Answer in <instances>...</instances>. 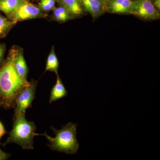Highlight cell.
Here are the masks:
<instances>
[{"instance_id":"1","label":"cell","mask_w":160,"mask_h":160,"mask_svg":"<svg viewBox=\"0 0 160 160\" xmlns=\"http://www.w3.org/2000/svg\"><path fill=\"white\" fill-rule=\"evenodd\" d=\"M17 52L15 49H12L0 67V97L2 106L6 109L15 107L19 92L29 84L22 79L15 68Z\"/></svg>"},{"instance_id":"2","label":"cell","mask_w":160,"mask_h":160,"mask_svg":"<svg viewBox=\"0 0 160 160\" xmlns=\"http://www.w3.org/2000/svg\"><path fill=\"white\" fill-rule=\"evenodd\" d=\"M77 126V124L70 122L59 130L51 127L55 134L54 138L49 136L46 132L42 134L36 133V136L46 137L49 142L48 146L52 150L65 152L67 154H76L79 148L76 137Z\"/></svg>"},{"instance_id":"3","label":"cell","mask_w":160,"mask_h":160,"mask_svg":"<svg viewBox=\"0 0 160 160\" xmlns=\"http://www.w3.org/2000/svg\"><path fill=\"white\" fill-rule=\"evenodd\" d=\"M14 118L12 129L3 146L14 143L24 149H33V138L36 136V127L34 122L26 119L25 113L14 116Z\"/></svg>"},{"instance_id":"4","label":"cell","mask_w":160,"mask_h":160,"mask_svg":"<svg viewBox=\"0 0 160 160\" xmlns=\"http://www.w3.org/2000/svg\"><path fill=\"white\" fill-rule=\"evenodd\" d=\"M37 85L36 82L32 81L19 92L16 99L14 116L26 113V109L31 107L35 97Z\"/></svg>"},{"instance_id":"5","label":"cell","mask_w":160,"mask_h":160,"mask_svg":"<svg viewBox=\"0 0 160 160\" xmlns=\"http://www.w3.org/2000/svg\"><path fill=\"white\" fill-rule=\"evenodd\" d=\"M132 14L146 20L158 19L160 13L151 0H136Z\"/></svg>"},{"instance_id":"6","label":"cell","mask_w":160,"mask_h":160,"mask_svg":"<svg viewBox=\"0 0 160 160\" xmlns=\"http://www.w3.org/2000/svg\"><path fill=\"white\" fill-rule=\"evenodd\" d=\"M136 0H109L106 10L109 13L132 14Z\"/></svg>"},{"instance_id":"7","label":"cell","mask_w":160,"mask_h":160,"mask_svg":"<svg viewBox=\"0 0 160 160\" xmlns=\"http://www.w3.org/2000/svg\"><path fill=\"white\" fill-rule=\"evenodd\" d=\"M11 14L13 21H23L40 16L41 12L38 7L27 3Z\"/></svg>"},{"instance_id":"8","label":"cell","mask_w":160,"mask_h":160,"mask_svg":"<svg viewBox=\"0 0 160 160\" xmlns=\"http://www.w3.org/2000/svg\"><path fill=\"white\" fill-rule=\"evenodd\" d=\"M86 11L93 18L98 17L106 10V4L101 0H80Z\"/></svg>"},{"instance_id":"9","label":"cell","mask_w":160,"mask_h":160,"mask_svg":"<svg viewBox=\"0 0 160 160\" xmlns=\"http://www.w3.org/2000/svg\"><path fill=\"white\" fill-rule=\"evenodd\" d=\"M27 3L26 0H0V10L6 14H11Z\"/></svg>"},{"instance_id":"10","label":"cell","mask_w":160,"mask_h":160,"mask_svg":"<svg viewBox=\"0 0 160 160\" xmlns=\"http://www.w3.org/2000/svg\"><path fill=\"white\" fill-rule=\"evenodd\" d=\"M14 66L18 74L25 82L27 80L28 69L22 51H18L15 60Z\"/></svg>"},{"instance_id":"11","label":"cell","mask_w":160,"mask_h":160,"mask_svg":"<svg viewBox=\"0 0 160 160\" xmlns=\"http://www.w3.org/2000/svg\"><path fill=\"white\" fill-rule=\"evenodd\" d=\"M68 92L64 86V84L57 74V79L55 85L52 89L50 93L49 103H51L57 100L65 97L67 95Z\"/></svg>"},{"instance_id":"12","label":"cell","mask_w":160,"mask_h":160,"mask_svg":"<svg viewBox=\"0 0 160 160\" xmlns=\"http://www.w3.org/2000/svg\"><path fill=\"white\" fill-rule=\"evenodd\" d=\"M70 14L78 15L83 12L80 0H57Z\"/></svg>"},{"instance_id":"13","label":"cell","mask_w":160,"mask_h":160,"mask_svg":"<svg viewBox=\"0 0 160 160\" xmlns=\"http://www.w3.org/2000/svg\"><path fill=\"white\" fill-rule=\"evenodd\" d=\"M58 67V60L55 52L54 48L52 47L47 58L46 70L54 72L57 74Z\"/></svg>"},{"instance_id":"14","label":"cell","mask_w":160,"mask_h":160,"mask_svg":"<svg viewBox=\"0 0 160 160\" xmlns=\"http://www.w3.org/2000/svg\"><path fill=\"white\" fill-rule=\"evenodd\" d=\"M53 13L55 19L58 22H64L71 18L70 13L62 6L55 8Z\"/></svg>"},{"instance_id":"15","label":"cell","mask_w":160,"mask_h":160,"mask_svg":"<svg viewBox=\"0 0 160 160\" xmlns=\"http://www.w3.org/2000/svg\"><path fill=\"white\" fill-rule=\"evenodd\" d=\"M57 0H41L38 8L44 11H49L55 8Z\"/></svg>"},{"instance_id":"16","label":"cell","mask_w":160,"mask_h":160,"mask_svg":"<svg viewBox=\"0 0 160 160\" xmlns=\"http://www.w3.org/2000/svg\"><path fill=\"white\" fill-rule=\"evenodd\" d=\"M12 26V22L0 15V36L6 33Z\"/></svg>"},{"instance_id":"17","label":"cell","mask_w":160,"mask_h":160,"mask_svg":"<svg viewBox=\"0 0 160 160\" xmlns=\"http://www.w3.org/2000/svg\"><path fill=\"white\" fill-rule=\"evenodd\" d=\"M11 155L9 153H6L2 151L0 148V160H6L8 159L10 157Z\"/></svg>"},{"instance_id":"18","label":"cell","mask_w":160,"mask_h":160,"mask_svg":"<svg viewBox=\"0 0 160 160\" xmlns=\"http://www.w3.org/2000/svg\"><path fill=\"white\" fill-rule=\"evenodd\" d=\"M5 51V46L3 44H0V64H2V62Z\"/></svg>"},{"instance_id":"19","label":"cell","mask_w":160,"mask_h":160,"mask_svg":"<svg viewBox=\"0 0 160 160\" xmlns=\"http://www.w3.org/2000/svg\"><path fill=\"white\" fill-rule=\"evenodd\" d=\"M6 133V130H5L4 126L2 123L0 121V140L2 138V137Z\"/></svg>"},{"instance_id":"20","label":"cell","mask_w":160,"mask_h":160,"mask_svg":"<svg viewBox=\"0 0 160 160\" xmlns=\"http://www.w3.org/2000/svg\"><path fill=\"white\" fill-rule=\"evenodd\" d=\"M152 4L158 9H160V0H151Z\"/></svg>"},{"instance_id":"21","label":"cell","mask_w":160,"mask_h":160,"mask_svg":"<svg viewBox=\"0 0 160 160\" xmlns=\"http://www.w3.org/2000/svg\"><path fill=\"white\" fill-rule=\"evenodd\" d=\"M101 1H102L103 2L105 3V4H106V3H107V2H108V1H109V0H101Z\"/></svg>"},{"instance_id":"22","label":"cell","mask_w":160,"mask_h":160,"mask_svg":"<svg viewBox=\"0 0 160 160\" xmlns=\"http://www.w3.org/2000/svg\"><path fill=\"white\" fill-rule=\"evenodd\" d=\"M2 106V100H1V97H0V107Z\"/></svg>"}]
</instances>
